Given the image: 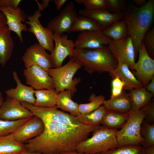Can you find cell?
<instances>
[{
    "mask_svg": "<svg viewBox=\"0 0 154 154\" xmlns=\"http://www.w3.org/2000/svg\"><path fill=\"white\" fill-rule=\"evenodd\" d=\"M105 99L104 96H96L95 93H92L88 99L89 102L79 104L78 110L80 115L86 114L96 109L102 104Z\"/></svg>",
    "mask_w": 154,
    "mask_h": 154,
    "instance_id": "32",
    "label": "cell"
},
{
    "mask_svg": "<svg viewBox=\"0 0 154 154\" xmlns=\"http://www.w3.org/2000/svg\"><path fill=\"white\" fill-rule=\"evenodd\" d=\"M82 67L78 61L71 58L65 65L57 68H51L47 71L52 78L54 90L58 94L65 90L71 91L73 95L77 91L76 85L81 80L80 78L73 77L76 72Z\"/></svg>",
    "mask_w": 154,
    "mask_h": 154,
    "instance_id": "5",
    "label": "cell"
},
{
    "mask_svg": "<svg viewBox=\"0 0 154 154\" xmlns=\"http://www.w3.org/2000/svg\"><path fill=\"white\" fill-rule=\"evenodd\" d=\"M36 97L34 104L35 106L39 107H56L58 95L54 90L42 89L35 90Z\"/></svg>",
    "mask_w": 154,
    "mask_h": 154,
    "instance_id": "28",
    "label": "cell"
},
{
    "mask_svg": "<svg viewBox=\"0 0 154 154\" xmlns=\"http://www.w3.org/2000/svg\"><path fill=\"white\" fill-rule=\"evenodd\" d=\"M109 11L111 13H118L123 12L126 5L125 0H107Z\"/></svg>",
    "mask_w": 154,
    "mask_h": 154,
    "instance_id": "38",
    "label": "cell"
},
{
    "mask_svg": "<svg viewBox=\"0 0 154 154\" xmlns=\"http://www.w3.org/2000/svg\"><path fill=\"white\" fill-rule=\"evenodd\" d=\"M146 113L144 120L148 123L151 124L154 123V102L151 100L147 104L141 108Z\"/></svg>",
    "mask_w": 154,
    "mask_h": 154,
    "instance_id": "39",
    "label": "cell"
},
{
    "mask_svg": "<svg viewBox=\"0 0 154 154\" xmlns=\"http://www.w3.org/2000/svg\"><path fill=\"white\" fill-rule=\"evenodd\" d=\"M73 95L71 91L67 90L60 92L58 95L56 107L70 112V115L77 117L80 115L79 104L72 99Z\"/></svg>",
    "mask_w": 154,
    "mask_h": 154,
    "instance_id": "25",
    "label": "cell"
},
{
    "mask_svg": "<svg viewBox=\"0 0 154 154\" xmlns=\"http://www.w3.org/2000/svg\"><path fill=\"white\" fill-rule=\"evenodd\" d=\"M123 12L127 25L129 35L134 44L135 57L145 33L152 23L154 14V1L149 0L141 7L132 3L126 4Z\"/></svg>",
    "mask_w": 154,
    "mask_h": 154,
    "instance_id": "2",
    "label": "cell"
},
{
    "mask_svg": "<svg viewBox=\"0 0 154 154\" xmlns=\"http://www.w3.org/2000/svg\"><path fill=\"white\" fill-rule=\"evenodd\" d=\"M60 154H90L86 153H78V152H76V151H71V152H69L63 153H61ZM96 154H103L99 153H97Z\"/></svg>",
    "mask_w": 154,
    "mask_h": 154,
    "instance_id": "47",
    "label": "cell"
},
{
    "mask_svg": "<svg viewBox=\"0 0 154 154\" xmlns=\"http://www.w3.org/2000/svg\"><path fill=\"white\" fill-rule=\"evenodd\" d=\"M107 110L104 106L89 113L80 115L77 117L78 121L82 124L86 125H100L103 120Z\"/></svg>",
    "mask_w": 154,
    "mask_h": 154,
    "instance_id": "31",
    "label": "cell"
},
{
    "mask_svg": "<svg viewBox=\"0 0 154 154\" xmlns=\"http://www.w3.org/2000/svg\"><path fill=\"white\" fill-rule=\"evenodd\" d=\"M27 84L35 90L42 89L54 90V82L47 72L39 66H33L23 70Z\"/></svg>",
    "mask_w": 154,
    "mask_h": 154,
    "instance_id": "13",
    "label": "cell"
},
{
    "mask_svg": "<svg viewBox=\"0 0 154 154\" xmlns=\"http://www.w3.org/2000/svg\"><path fill=\"white\" fill-rule=\"evenodd\" d=\"M145 87L148 91L154 96V76L152 78L149 83Z\"/></svg>",
    "mask_w": 154,
    "mask_h": 154,
    "instance_id": "43",
    "label": "cell"
},
{
    "mask_svg": "<svg viewBox=\"0 0 154 154\" xmlns=\"http://www.w3.org/2000/svg\"><path fill=\"white\" fill-rule=\"evenodd\" d=\"M78 14L80 16L87 17L95 20L103 29L114 22L125 18L123 12L113 13L107 9L87 10L84 8L79 10Z\"/></svg>",
    "mask_w": 154,
    "mask_h": 154,
    "instance_id": "20",
    "label": "cell"
},
{
    "mask_svg": "<svg viewBox=\"0 0 154 154\" xmlns=\"http://www.w3.org/2000/svg\"><path fill=\"white\" fill-rule=\"evenodd\" d=\"M21 102L7 96L0 107V119L15 121L31 118L34 116Z\"/></svg>",
    "mask_w": 154,
    "mask_h": 154,
    "instance_id": "16",
    "label": "cell"
},
{
    "mask_svg": "<svg viewBox=\"0 0 154 154\" xmlns=\"http://www.w3.org/2000/svg\"><path fill=\"white\" fill-rule=\"evenodd\" d=\"M26 151L25 144L17 141L13 133L0 137V154H20Z\"/></svg>",
    "mask_w": 154,
    "mask_h": 154,
    "instance_id": "27",
    "label": "cell"
},
{
    "mask_svg": "<svg viewBox=\"0 0 154 154\" xmlns=\"http://www.w3.org/2000/svg\"><path fill=\"white\" fill-rule=\"evenodd\" d=\"M146 113L142 108L137 111L129 112L127 121L116 134L119 146L140 145L144 141L140 131Z\"/></svg>",
    "mask_w": 154,
    "mask_h": 154,
    "instance_id": "6",
    "label": "cell"
},
{
    "mask_svg": "<svg viewBox=\"0 0 154 154\" xmlns=\"http://www.w3.org/2000/svg\"><path fill=\"white\" fill-rule=\"evenodd\" d=\"M138 59L135 62L133 74L143 85L146 86L154 76V60L147 53L142 42L139 47Z\"/></svg>",
    "mask_w": 154,
    "mask_h": 154,
    "instance_id": "11",
    "label": "cell"
},
{
    "mask_svg": "<svg viewBox=\"0 0 154 154\" xmlns=\"http://www.w3.org/2000/svg\"><path fill=\"white\" fill-rule=\"evenodd\" d=\"M13 77L16 83V87L5 91L7 96L13 98L18 101L25 102L33 105L35 102V90L31 86L23 84L18 77L17 72L13 71Z\"/></svg>",
    "mask_w": 154,
    "mask_h": 154,
    "instance_id": "19",
    "label": "cell"
},
{
    "mask_svg": "<svg viewBox=\"0 0 154 154\" xmlns=\"http://www.w3.org/2000/svg\"><path fill=\"white\" fill-rule=\"evenodd\" d=\"M144 154H154V145L144 148Z\"/></svg>",
    "mask_w": 154,
    "mask_h": 154,
    "instance_id": "45",
    "label": "cell"
},
{
    "mask_svg": "<svg viewBox=\"0 0 154 154\" xmlns=\"http://www.w3.org/2000/svg\"><path fill=\"white\" fill-rule=\"evenodd\" d=\"M129 113L125 114L114 111H107L101 124L110 129L121 128L127 121Z\"/></svg>",
    "mask_w": 154,
    "mask_h": 154,
    "instance_id": "29",
    "label": "cell"
},
{
    "mask_svg": "<svg viewBox=\"0 0 154 154\" xmlns=\"http://www.w3.org/2000/svg\"><path fill=\"white\" fill-rule=\"evenodd\" d=\"M140 135L144 140L141 145L143 148L154 145V124H149L144 119L141 123Z\"/></svg>",
    "mask_w": 154,
    "mask_h": 154,
    "instance_id": "34",
    "label": "cell"
},
{
    "mask_svg": "<svg viewBox=\"0 0 154 154\" xmlns=\"http://www.w3.org/2000/svg\"><path fill=\"white\" fill-rule=\"evenodd\" d=\"M20 154H45L43 153H30L27 152L26 151L22 153H21Z\"/></svg>",
    "mask_w": 154,
    "mask_h": 154,
    "instance_id": "49",
    "label": "cell"
},
{
    "mask_svg": "<svg viewBox=\"0 0 154 154\" xmlns=\"http://www.w3.org/2000/svg\"><path fill=\"white\" fill-rule=\"evenodd\" d=\"M132 103L131 111L137 112L146 105L154 96L145 87L133 89L128 93Z\"/></svg>",
    "mask_w": 154,
    "mask_h": 154,
    "instance_id": "24",
    "label": "cell"
},
{
    "mask_svg": "<svg viewBox=\"0 0 154 154\" xmlns=\"http://www.w3.org/2000/svg\"><path fill=\"white\" fill-rule=\"evenodd\" d=\"M112 89L123 90L124 84L117 76L114 77L112 82Z\"/></svg>",
    "mask_w": 154,
    "mask_h": 154,
    "instance_id": "41",
    "label": "cell"
},
{
    "mask_svg": "<svg viewBox=\"0 0 154 154\" xmlns=\"http://www.w3.org/2000/svg\"><path fill=\"white\" fill-rule=\"evenodd\" d=\"M66 35L53 34L55 43L54 49L50 57L54 68L61 66L65 59L71 54L74 49L73 40L68 39Z\"/></svg>",
    "mask_w": 154,
    "mask_h": 154,
    "instance_id": "14",
    "label": "cell"
},
{
    "mask_svg": "<svg viewBox=\"0 0 154 154\" xmlns=\"http://www.w3.org/2000/svg\"><path fill=\"white\" fill-rule=\"evenodd\" d=\"M0 10L5 15L7 24L11 31L18 35L21 42H23L22 32L27 31V25L22 23L26 21V16L23 11L19 7L14 9L10 7H0Z\"/></svg>",
    "mask_w": 154,
    "mask_h": 154,
    "instance_id": "18",
    "label": "cell"
},
{
    "mask_svg": "<svg viewBox=\"0 0 154 154\" xmlns=\"http://www.w3.org/2000/svg\"><path fill=\"white\" fill-rule=\"evenodd\" d=\"M44 130L39 136L26 141V151L45 154L76 151L78 145L101 125H84L74 127L55 121L42 120Z\"/></svg>",
    "mask_w": 154,
    "mask_h": 154,
    "instance_id": "1",
    "label": "cell"
},
{
    "mask_svg": "<svg viewBox=\"0 0 154 154\" xmlns=\"http://www.w3.org/2000/svg\"><path fill=\"white\" fill-rule=\"evenodd\" d=\"M102 32L105 36L115 40L121 39L129 35L125 18L114 22L104 29Z\"/></svg>",
    "mask_w": 154,
    "mask_h": 154,
    "instance_id": "26",
    "label": "cell"
},
{
    "mask_svg": "<svg viewBox=\"0 0 154 154\" xmlns=\"http://www.w3.org/2000/svg\"><path fill=\"white\" fill-rule=\"evenodd\" d=\"M4 101L2 92L0 91V107Z\"/></svg>",
    "mask_w": 154,
    "mask_h": 154,
    "instance_id": "48",
    "label": "cell"
},
{
    "mask_svg": "<svg viewBox=\"0 0 154 154\" xmlns=\"http://www.w3.org/2000/svg\"><path fill=\"white\" fill-rule=\"evenodd\" d=\"M44 128L42 120L34 116L20 126L13 134L17 141L24 144L26 141L40 135Z\"/></svg>",
    "mask_w": 154,
    "mask_h": 154,
    "instance_id": "17",
    "label": "cell"
},
{
    "mask_svg": "<svg viewBox=\"0 0 154 154\" xmlns=\"http://www.w3.org/2000/svg\"><path fill=\"white\" fill-rule=\"evenodd\" d=\"M102 105L107 111H114L125 114L130 112L132 107V102L128 93L124 90L119 96L105 100Z\"/></svg>",
    "mask_w": 154,
    "mask_h": 154,
    "instance_id": "22",
    "label": "cell"
},
{
    "mask_svg": "<svg viewBox=\"0 0 154 154\" xmlns=\"http://www.w3.org/2000/svg\"><path fill=\"white\" fill-rule=\"evenodd\" d=\"M142 42L146 50L151 57L154 56V28L149 30L143 37Z\"/></svg>",
    "mask_w": 154,
    "mask_h": 154,
    "instance_id": "37",
    "label": "cell"
},
{
    "mask_svg": "<svg viewBox=\"0 0 154 154\" xmlns=\"http://www.w3.org/2000/svg\"><path fill=\"white\" fill-rule=\"evenodd\" d=\"M133 2L135 4V6L138 7L143 6L147 2L145 0H134Z\"/></svg>",
    "mask_w": 154,
    "mask_h": 154,
    "instance_id": "46",
    "label": "cell"
},
{
    "mask_svg": "<svg viewBox=\"0 0 154 154\" xmlns=\"http://www.w3.org/2000/svg\"><path fill=\"white\" fill-rule=\"evenodd\" d=\"M78 17L74 3L69 2L58 15L49 21L46 28L54 33H70L71 27Z\"/></svg>",
    "mask_w": 154,
    "mask_h": 154,
    "instance_id": "10",
    "label": "cell"
},
{
    "mask_svg": "<svg viewBox=\"0 0 154 154\" xmlns=\"http://www.w3.org/2000/svg\"><path fill=\"white\" fill-rule=\"evenodd\" d=\"M67 1V0H54V2L56 6L57 10L60 11Z\"/></svg>",
    "mask_w": 154,
    "mask_h": 154,
    "instance_id": "44",
    "label": "cell"
},
{
    "mask_svg": "<svg viewBox=\"0 0 154 154\" xmlns=\"http://www.w3.org/2000/svg\"><path fill=\"white\" fill-rule=\"evenodd\" d=\"M108 46L118 63L126 64L133 70L135 63V53L131 37H127L119 40H111Z\"/></svg>",
    "mask_w": 154,
    "mask_h": 154,
    "instance_id": "8",
    "label": "cell"
},
{
    "mask_svg": "<svg viewBox=\"0 0 154 154\" xmlns=\"http://www.w3.org/2000/svg\"><path fill=\"white\" fill-rule=\"evenodd\" d=\"M111 75L113 77L118 76L124 84L123 90L129 91L133 88L144 87L125 64L119 63Z\"/></svg>",
    "mask_w": 154,
    "mask_h": 154,
    "instance_id": "23",
    "label": "cell"
},
{
    "mask_svg": "<svg viewBox=\"0 0 154 154\" xmlns=\"http://www.w3.org/2000/svg\"><path fill=\"white\" fill-rule=\"evenodd\" d=\"M69 57L80 62L82 67L90 74L106 72L111 74L118 64L108 46L93 49L74 48Z\"/></svg>",
    "mask_w": 154,
    "mask_h": 154,
    "instance_id": "3",
    "label": "cell"
},
{
    "mask_svg": "<svg viewBox=\"0 0 154 154\" xmlns=\"http://www.w3.org/2000/svg\"><path fill=\"white\" fill-rule=\"evenodd\" d=\"M21 0H0V7H10L14 9L18 8Z\"/></svg>",
    "mask_w": 154,
    "mask_h": 154,
    "instance_id": "40",
    "label": "cell"
},
{
    "mask_svg": "<svg viewBox=\"0 0 154 154\" xmlns=\"http://www.w3.org/2000/svg\"><path fill=\"white\" fill-rule=\"evenodd\" d=\"M38 7V10L40 11H43L44 9L47 8L49 6L50 0H42L41 3H39L37 0H35Z\"/></svg>",
    "mask_w": 154,
    "mask_h": 154,
    "instance_id": "42",
    "label": "cell"
},
{
    "mask_svg": "<svg viewBox=\"0 0 154 154\" xmlns=\"http://www.w3.org/2000/svg\"><path fill=\"white\" fill-rule=\"evenodd\" d=\"M110 38L105 36L102 31H86L81 32L74 42L76 49H93L108 46Z\"/></svg>",
    "mask_w": 154,
    "mask_h": 154,
    "instance_id": "15",
    "label": "cell"
},
{
    "mask_svg": "<svg viewBox=\"0 0 154 154\" xmlns=\"http://www.w3.org/2000/svg\"><path fill=\"white\" fill-rule=\"evenodd\" d=\"M79 4H83L87 10L109 9L107 0H75Z\"/></svg>",
    "mask_w": 154,
    "mask_h": 154,
    "instance_id": "36",
    "label": "cell"
},
{
    "mask_svg": "<svg viewBox=\"0 0 154 154\" xmlns=\"http://www.w3.org/2000/svg\"><path fill=\"white\" fill-rule=\"evenodd\" d=\"M102 27L93 19L84 16H78L70 29V33L73 32L100 31L103 30Z\"/></svg>",
    "mask_w": 154,
    "mask_h": 154,
    "instance_id": "30",
    "label": "cell"
},
{
    "mask_svg": "<svg viewBox=\"0 0 154 154\" xmlns=\"http://www.w3.org/2000/svg\"><path fill=\"white\" fill-rule=\"evenodd\" d=\"M118 131L101 126L93 132L91 137L78 145L76 151L90 154H104L111 149L116 148L119 146L116 138Z\"/></svg>",
    "mask_w": 154,
    "mask_h": 154,
    "instance_id": "4",
    "label": "cell"
},
{
    "mask_svg": "<svg viewBox=\"0 0 154 154\" xmlns=\"http://www.w3.org/2000/svg\"><path fill=\"white\" fill-rule=\"evenodd\" d=\"M11 32L7 26L0 28V64L3 67L11 58L14 47Z\"/></svg>",
    "mask_w": 154,
    "mask_h": 154,
    "instance_id": "21",
    "label": "cell"
},
{
    "mask_svg": "<svg viewBox=\"0 0 154 154\" xmlns=\"http://www.w3.org/2000/svg\"><path fill=\"white\" fill-rule=\"evenodd\" d=\"M21 103L34 116L39 117L42 120L54 121L74 127L84 125L78 121L76 117L58 110L56 107H39L26 102Z\"/></svg>",
    "mask_w": 154,
    "mask_h": 154,
    "instance_id": "7",
    "label": "cell"
},
{
    "mask_svg": "<svg viewBox=\"0 0 154 154\" xmlns=\"http://www.w3.org/2000/svg\"><path fill=\"white\" fill-rule=\"evenodd\" d=\"M22 59L25 68L37 65L47 71L52 67L50 55L38 43L28 47L23 55Z\"/></svg>",
    "mask_w": 154,
    "mask_h": 154,
    "instance_id": "12",
    "label": "cell"
},
{
    "mask_svg": "<svg viewBox=\"0 0 154 154\" xmlns=\"http://www.w3.org/2000/svg\"><path fill=\"white\" fill-rule=\"evenodd\" d=\"M31 118L15 121L6 120L0 119V137L13 133Z\"/></svg>",
    "mask_w": 154,
    "mask_h": 154,
    "instance_id": "33",
    "label": "cell"
},
{
    "mask_svg": "<svg viewBox=\"0 0 154 154\" xmlns=\"http://www.w3.org/2000/svg\"><path fill=\"white\" fill-rule=\"evenodd\" d=\"M144 148L140 145H126L111 149L104 154H144Z\"/></svg>",
    "mask_w": 154,
    "mask_h": 154,
    "instance_id": "35",
    "label": "cell"
},
{
    "mask_svg": "<svg viewBox=\"0 0 154 154\" xmlns=\"http://www.w3.org/2000/svg\"><path fill=\"white\" fill-rule=\"evenodd\" d=\"M41 16V11L38 10L35 11L33 15H27L28 21H26V23L30 27L27 28V31L33 34L38 44L51 53L54 48V33L42 25L39 20Z\"/></svg>",
    "mask_w": 154,
    "mask_h": 154,
    "instance_id": "9",
    "label": "cell"
}]
</instances>
